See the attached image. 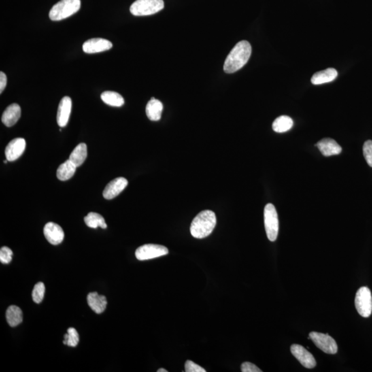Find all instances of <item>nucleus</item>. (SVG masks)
<instances>
[{
  "instance_id": "obj_23",
  "label": "nucleus",
  "mask_w": 372,
  "mask_h": 372,
  "mask_svg": "<svg viewBox=\"0 0 372 372\" xmlns=\"http://www.w3.org/2000/svg\"><path fill=\"white\" fill-rule=\"evenodd\" d=\"M293 124L294 122L292 118L286 115H282L274 121L273 129L276 133H286L293 127Z\"/></svg>"
},
{
  "instance_id": "obj_27",
  "label": "nucleus",
  "mask_w": 372,
  "mask_h": 372,
  "mask_svg": "<svg viewBox=\"0 0 372 372\" xmlns=\"http://www.w3.org/2000/svg\"><path fill=\"white\" fill-rule=\"evenodd\" d=\"M45 294V286L42 282L37 283L34 287L32 298L35 303H40L43 301Z\"/></svg>"
},
{
  "instance_id": "obj_12",
  "label": "nucleus",
  "mask_w": 372,
  "mask_h": 372,
  "mask_svg": "<svg viewBox=\"0 0 372 372\" xmlns=\"http://www.w3.org/2000/svg\"><path fill=\"white\" fill-rule=\"evenodd\" d=\"M43 235L47 241L50 244L57 245H59L63 241L64 239V232L63 229L58 224L55 223L49 222L45 225L43 228Z\"/></svg>"
},
{
  "instance_id": "obj_2",
  "label": "nucleus",
  "mask_w": 372,
  "mask_h": 372,
  "mask_svg": "<svg viewBox=\"0 0 372 372\" xmlns=\"http://www.w3.org/2000/svg\"><path fill=\"white\" fill-rule=\"evenodd\" d=\"M217 224V217L214 211L203 210L196 215L190 226V233L196 239L208 237Z\"/></svg>"
},
{
  "instance_id": "obj_20",
  "label": "nucleus",
  "mask_w": 372,
  "mask_h": 372,
  "mask_svg": "<svg viewBox=\"0 0 372 372\" xmlns=\"http://www.w3.org/2000/svg\"><path fill=\"white\" fill-rule=\"evenodd\" d=\"M87 157V145L86 143H79L71 152L69 160L76 167L82 166Z\"/></svg>"
},
{
  "instance_id": "obj_19",
  "label": "nucleus",
  "mask_w": 372,
  "mask_h": 372,
  "mask_svg": "<svg viewBox=\"0 0 372 372\" xmlns=\"http://www.w3.org/2000/svg\"><path fill=\"white\" fill-rule=\"evenodd\" d=\"M163 109V103L160 100L152 97L147 103L145 113L149 120L156 122L161 119Z\"/></svg>"
},
{
  "instance_id": "obj_33",
  "label": "nucleus",
  "mask_w": 372,
  "mask_h": 372,
  "mask_svg": "<svg viewBox=\"0 0 372 372\" xmlns=\"http://www.w3.org/2000/svg\"><path fill=\"white\" fill-rule=\"evenodd\" d=\"M157 372H168V371L165 369H163V368H161V369L157 370Z\"/></svg>"
},
{
  "instance_id": "obj_9",
  "label": "nucleus",
  "mask_w": 372,
  "mask_h": 372,
  "mask_svg": "<svg viewBox=\"0 0 372 372\" xmlns=\"http://www.w3.org/2000/svg\"><path fill=\"white\" fill-rule=\"evenodd\" d=\"M291 352L300 363L306 368L312 369L316 367V362L314 357L301 345L294 344L291 346Z\"/></svg>"
},
{
  "instance_id": "obj_3",
  "label": "nucleus",
  "mask_w": 372,
  "mask_h": 372,
  "mask_svg": "<svg viewBox=\"0 0 372 372\" xmlns=\"http://www.w3.org/2000/svg\"><path fill=\"white\" fill-rule=\"evenodd\" d=\"M80 7V0H61L50 9L49 18L52 21L64 20L78 12Z\"/></svg>"
},
{
  "instance_id": "obj_7",
  "label": "nucleus",
  "mask_w": 372,
  "mask_h": 372,
  "mask_svg": "<svg viewBox=\"0 0 372 372\" xmlns=\"http://www.w3.org/2000/svg\"><path fill=\"white\" fill-rule=\"evenodd\" d=\"M169 252V249L163 245L145 244L138 247L135 252V256L139 260H150L165 256Z\"/></svg>"
},
{
  "instance_id": "obj_4",
  "label": "nucleus",
  "mask_w": 372,
  "mask_h": 372,
  "mask_svg": "<svg viewBox=\"0 0 372 372\" xmlns=\"http://www.w3.org/2000/svg\"><path fill=\"white\" fill-rule=\"evenodd\" d=\"M164 8L163 0H137L130 7L133 16H147L155 14Z\"/></svg>"
},
{
  "instance_id": "obj_11",
  "label": "nucleus",
  "mask_w": 372,
  "mask_h": 372,
  "mask_svg": "<svg viewBox=\"0 0 372 372\" xmlns=\"http://www.w3.org/2000/svg\"><path fill=\"white\" fill-rule=\"evenodd\" d=\"M26 149V141L23 138H16L7 145L5 155L9 162L16 161L23 154Z\"/></svg>"
},
{
  "instance_id": "obj_26",
  "label": "nucleus",
  "mask_w": 372,
  "mask_h": 372,
  "mask_svg": "<svg viewBox=\"0 0 372 372\" xmlns=\"http://www.w3.org/2000/svg\"><path fill=\"white\" fill-rule=\"evenodd\" d=\"M79 341V334L75 328H71L68 329V333L64 335V345L70 347H76Z\"/></svg>"
},
{
  "instance_id": "obj_21",
  "label": "nucleus",
  "mask_w": 372,
  "mask_h": 372,
  "mask_svg": "<svg viewBox=\"0 0 372 372\" xmlns=\"http://www.w3.org/2000/svg\"><path fill=\"white\" fill-rule=\"evenodd\" d=\"M76 169L77 167L74 164L72 163L69 160H67V162L61 164L60 167L58 168V171H57V177L60 181L69 180L74 175Z\"/></svg>"
},
{
  "instance_id": "obj_17",
  "label": "nucleus",
  "mask_w": 372,
  "mask_h": 372,
  "mask_svg": "<svg viewBox=\"0 0 372 372\" xmlns=\"http://www.w3.org/2000/svg\"><path fill=\"white\" fill-rule=\"evenodd\" d=\"M338 72L333 68H329L324 71L317 72L311 77V82L313 85H321L333 82L337 79Z\"/></svg>"
},
{
  "instance_id": "obj_22",
  "label": "nucleus",
  "mask_w": 372,
  "mask_h": 372,
  "mask_svg": "<svg viewBox=\"0 0 372 372\" xmlns=\"http://www.w3.org/2000/svg\"><path fill=\"white\" fill-rule=\"evenodd\" d=\"M6 316L7 323L11 327H16L23 321V313L16 305H11L7 309Z\"/></svg>"
},
{
  "instance_id": "obj_6",
  "label": "nucleus",
  "mask_w": 372,
  "mask_h": 372,
  "mask_svg": "<svg viewBox=\"0 0 372 372\" xmlns=\"http://www.w3.org/2000/svg\"><path fill=\"white\" fill-rule=\"evenodd\" d=\"M355 306L357 311L364 318H368L371 314L372 296L371 291L367 287H362L357 291Z\"/></svg>"
},
{
  "instance_id": "obj_8",
  "label": "nucleus",
  "mask_w": 372,
  "mask_h": 372,
  "mask_svg": "<svg viewBox=\"0 0 372 372\" xmlns=\"http://www.w3.org/2000/svg\"><path fill=\"white\" fill-rule=\"evenodd\" d=\"M309 337L312 340L316 347L322 349L323 352L329 354H337L338 351L337 343L335 340L328 334L312 332L309 333Z\"/></svg>"
},
{
  "instance_id": "obj_10",
  "label": "nucleus",
  "mask_w": 372,
  "mask_h": 372,
  "mask_svg": "<svg viewBox=\"0 0 372 372\" xmlns=\"http://www.w3.org/2000/svg\"><path fill=\"white\" fill-rule=\"evenodd\" d=\"M113 43L103 38H92L85 41L82 48L88 54H97L112 48Z\"/></svg>"
},
{
  "instance_id": "obj_14",
  "label": "nucleus",
  "mask_w": 372,
  "mask_h": 372,
  "mask_svg": "<svg viewBox=\"0 0 372 372\" xmlns=\"http://www.w3.org/2000/svg\"><path fill=\"white\" fill-rule=\"evenodd\" d=\"M72 109V100L69 97L62 98L58 107L57 122L60 127H65L69 122Z\"/></svg>"
},
{
  "instance_id": "obj_25",
  "label": "nucleus",
  "mask_w": 372,
  "mask_h": 372,
  "mask_svg": "<svg viewBox=\"0 0 372 372\" xmlns=\"http://www.w3.org/2000/svg\"><path fill=\"white\" fill-rule=\"evenodd\" d=\"M85 224L89 228H97L98 227L101 228L102 229H105L107 228V225L105 224L104 218L95 212L88 213L86 217L84 218Z\"/></svg>"
},
{
  "instance_id": "obj_24",
  "label": "nucleus",
  "mask_w": 372,
  "mask_h": 372,
  "mask_svg": "<svg viewBox=\"0 0 372 372\" xmlns=\"http://www.w3.org/2000/svg\"><path fill=\"white\" fill-rule=\"evenodd\" d=\"M101 99L105 104L111 107H121L124 104V99L120 94L114 91H105L101 94Z\"/></svg>"
},
{
  "instance_id": "obj_34",
  "label": "nucleus",
  "mask_w": 372,
  "mask_h": 372,
  "mask_svg": "<svg viewBox=\"0 0 372 372\" xmlns=\"http://www.w3.org/2000/svg\"><path fill=\"white\" fill-rule=\"evenodd\" d=\"M7 161H8V160H5V161L4 162H5V164H7Z\"/></svg>"
},
{
  "instance_id": "obj_16",
  "label": "nucleus",
  "mask_w": 372,
  "mask_h": 372,
  "mask_svg": "<svg viewBox=\"0 0 372 372\" xmlns=\"http://www.w3.org/2000/svg\"><path fill=\"white\" fill-rule=\"evenodd\" d=\"M21 117V108L18 103H12L7 108L2 117V122L7 127L14 126Z\"/></svg>"
},
{
  "instance_id": "obj_5",
  "label": "nucleus",
  "mask_w": 372,
  "mask_h": 372,
  "mask_svg": "<svg viewBox=\"0 0 372 372\" xmlns=\"http://www.w3.org/2000/svg\"><path fill=\"white\" fill-rule=\"evenodd\" d=\"M264 224L268 239L272 242L275 241L278 237L279 224L278 214L273 204L268 203L265 205L264 209Z\"/></svg>"
},
{
  "instance_id": "obj_15",
  "label": "nucleus",
  "mask_w": 372,
  "mask_h": 372,
  "mask_svg": "<svg viewBox=\"0 0 372 372\" xmlns=\"http://www.w3.org/2000/svg\"><path fill=\"white\" fill-rule=\"evenodd\" d=\"M315 145L325 156L337 155L342 152L341 145L330 138H325L319 141Z\"/></svg>"
},
{
  "instance_id": "obj_31",
  "label": "nucleus",
  "mask_w": 372,
  "mask_h": 372,
  "mask_svg": "<svg viewBox=\"0 0 372 372\" xmlns=\"http://www.w3.org/2000/svg\"><path fill=\"white\" fill-rule=\"evenodd\" d=\"M241 371L243 372H261L259 368L256 367L254 364L249 362H243L241 364Z\"/></svg>"
},
{
  "instance_id": "obj_28",
  "label": "nucleus",
  "mask_w": 372,
  "mask_h": 372,
  "mask_svg": "<svg viewBox=\"0 0 372 372\" xmlns=\"http://www.w3.org/2000/svg\"><path fill=\"white\" fill-rule=\"evenodd\" d=\"M363 155L366 162L370 167L372 168V141L367 140L363 145Z\"/></svg>"
},
{
  "instance_id": "obj_13",
  "label": "nucleus",
  "mask_w": 372,
  "mask_h": 372,
  "mask_svg": "<svg viewBox=\"0 0 372 372\" xmlns=\"http://www.w3.org/2000/svg\"><path fill=\"white\" fill-rule=\"evenodd\" d=\"M128 180L124 177H118L111 181L105 186L103 196L105 199H113L118 196L128 186Z\"/></svg>"
},
{
  "instance_id": "obj_18",
  "label": "nucleus",
  "mask_w": 372,
  "mask_h": 372,
  "mask_svg": "<svg viewBox=\"0 0 372 372\" xmlns=\"http://www.w3.org/2000/svg\"><path fill=\"white\" fill-rule=\"evenodd\" d=\"M87 301L90 308L97 313L104 311L107 306V300L105 296L99 295L97 292H91L87 296Z\"/></svg>"
},
{
  "instance_id": "obj_32",
  "label": "nucleus",
  "mask_w": 372,
  "mask_h": 372,
  "mask_svg": "<svg viewBox=\"0 0 372 372\" xmlns=\"http://www.w3.org/2000/svg\"><path fill=\"white\" fill-rule=\"evenodd\" d=\"M7 84V77L5 73H0V93H3Z\"/></svg>"
},
{
  "instance_id": "obj_30",
  "label": "nucleus",
  "mask_w": 372,
  "mask_h": 372,
  "mask_svg": "<svg viewBox=\"0 0 372 372\" xmlns=\"http://www.w3.org/2000/svg\"><path fill=\"white\" fill-rule=\"evenodd\" d=\"M185 371L186 372H205L206 370L203 369L199 364H196L195 362L192 360H187L185 363Z\"/></svg>"
},
{
  "instance_id": "obj_1",
  "label": "nucleus",
  "mask_w": 372,
  "mask_h": 372,
  "mask_svg": "<svg viewBox=\"0 0 372 372\" xmlns=\"http://www.w3.org/2000/svg\"><path fill=\"white\" fill-rule=\"evenodd\" d=\"M252 54V46L247 41H239L232 48L225 61L224 70L226 73H234L242 69Z\"/></svg>"
},
{
  "instance_id": "obj_29",
  "label": "nucleus",
  "mask_w": 372,
  "mask_h": 372,
  "mask_svg": "<svg viewBox=\"0 0 372 372\" xmlns=\"http://www.w3.org/2000/svg\"><path fill=\"white\" fill-rule=\"evenodd\" d=\"M13 252L8 247H3L0 250V261L2 263L9 264L12 260Z\"/></svg>"
}]
</instances>
